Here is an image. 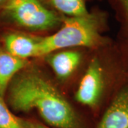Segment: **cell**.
Masks as SVG:
<instances>
[{
	"label": "cell",
	"instance_id": "obj_1",
	"mask_svg": "<svg viewBox=\"0 0 128 128\" xmlns=\"http://www.w3.org/2000/svg\"><path fill=\"white\" fill-rule=\"evenodd\" d=\"M8 102L17 112L36 109L48 124L78 128L73 108L51 82L34 70L17 73L9 86Z\"/></svg>",
	"mask_w": 128,
	"mask_h": 128
},
{
	"label": "cell",
	"instance_id": "obj_2",
	"mask_svg": "<svg viewBox=\"0 0 128 128\" xmlns=\"http://www.w3.org/2000/svg\"><path fill=\"white\" fill-rule=\"evenodd\" d=\"M107 24L105 12L93 11L78 16H62L60 28L54 34L39 38L38 57L69 47H95L103 41Z\"/></svg>",
	"mask_w": 128,
	"mask_h": 128
},
{
	"label": "cell",
	"instance_id": "obj_3",
	"mask_svg": "<svg viewBox=\"0 0 128 128\" xmlns=\"http://www.w3.org/2000/svg\"><path fill=\"white\" fill-rule=\"evenodd\" d=\"M1 16L29 32H46L58 27L62 16L41 0H7L0 6Z\"/></svg>",
	"mask_w": 128,
	"mask_h": 128
},
{
	"label": "cell",
	"instance_id": "obj_4",
	"mask_svg": "<svg viewBox=\"0 0 128 128\" xmlns=\"http://www.w3.org/2000/svg\"><path fill=\"white\" fill-rule=\"evenodd\" d=\"M103 87L102 68L99 60L93 58L81 79L75 98L80 104L93 108L100 100Z\"/></svg>",
	"mask_w": 128,
	"mask_h": 128
},
{
	"label": "cell",
	"instance_id": "obj_5",
	"mask_svg": "<svg viewBox=\"0 0 128 128\" xmlns=\"http://www.w3.org/2000/svg\"><path fill=\"white\" fill-rule=\"evenodd\" d=\"M97 128H128V85L114 97Z\"/></svg>",
	"mask_w": 128,
	"mask_h": 128
},
{
	"label": "cell",
	"instance_id": "obj_6",
	"mask_svg": "<svg viewBox=\"0 0 128 128\" xmlns=\"http://www.w3.org/2000/svg\"><path fill=\"white\" fill-rule=\"evenodd\" d=\"M6 50L21 59L38 57L39 38L32 37L22 32H9L4 36Z\"/></svg>",
	"mask_w": 128,
	"mask_h": 128
},
{
	"label": "cell",
	"instance_id": "obj_7",
	"mask_svg": "<svg viewBox=\"0 0 128 128\" xmlns=\"http://www.w3.org/2000/svg\"><path fill=\"white\" fill-rule=\"evenodd\" d=\"M48 63L58 78H68L77 68L80 61V54L75 50H63L47 57Z\"/></svg>",
	"mask_w": 128,
	"mask_h": 128
},
{
	"label": "cell",
	"instance_id": "obj_8",
	"mask_svg": "<svg viewBox=\"0 0 128 128\" xmlns=\"http://www.w3.org/2000/svg\"><path fill=\"white\" fill-rule=\"evenodd\" d=\"M27 65L26 60L21 59L0 50V95L4 96L15 76Z\"/></svg>",
	"mask_w": 128,
	"mask_h": 128
},
{
	"label": "cell",
	"instance_id": "obj_9",
	"mask_svg": "<svg viewBox=\"0 0 128 128\" xmlns=\"http://www.w3.org/2000/svg\"><path fill=\"white\" fill-rule=\"evenodd\" d=\"M41 2L58 14L64 16H78L87 14L86 0H41Z\"/></svg>",
	"mask_w": 128,
	"mask_h": 128
},
{
	"label": "cell",
	"instance_id": "obj_10",
	"mask_svg": "<svg viewBox=\"0 0 128 128\" xmlns=\"http://www.w3.org/2000/svg\"><path fill=\"white\" fill-rule=\"evenodd\" d=\"M0 128H28V123L16 117L0 95Z\"/></svg>",
	"mask_w": 128,
	"mask_h": 128
},
{
	"label": "cell",
	"instance_id": "obj_11",
	"mask_svg": "<svg viewBox=\"0 0 128 128\" xmlns=\"http://www.w3.org/2000/svg\"><path fill=\"white\" fill-rule=\"evenodd\" d=\"M123 12L124 16L128 22V0H114Z\"/></svg>",
	"mask_w": 128,
	"mask_h": 128
},
{
	"label": "cell",
	"instance_id": "obj_12",
	"mask_svg": "<svg viewBox=\"0 0 128 128\" xmlns=\"http://www.w3.org/2000/svg\"><path fill=\"white\" fill-rule=\"evenodd\" d=\"M28 128H48L44 126L41 124L38 123H32V122H28Z\"/></svg>",
	"mask_w": 128,
	"mask_h": 128
},
{
	"label": "cell",
	"instance_id": "obj_13",
	"mask_svg": "<svg viewBox=\"0 0 128 128\" xmlns=\"http://www.w3.org/2000/svg\"><path fill=\"white\" fill-rule=\"evenodd\" d=\"M6 1H7V0H0V6L3 4H4Z\"/></svg>",
	"mask_w": 128,
	"mask_h": 128
}]
</instances>
